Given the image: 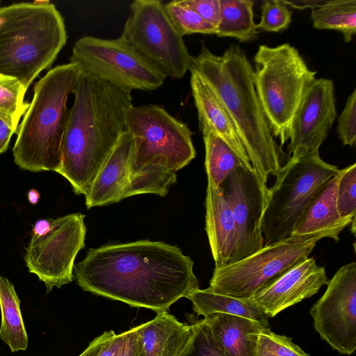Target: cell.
I'll return each instance as SVG.
<instances>
[{
  "label": "cell",
  "mask_w": 356,
  "mask_h": 356,
  "mask_svg": "<svg viewBox=\"0 0 356 356\" xmlns=\"http://www.w3.org/2000/svg\"><path fill=\"white\" fill-rule=\"evenodd\" d=\"M193 264L175 245L140 240L89 249L73 275L84 291L159 313L199 289Z\"/></svg>",
  "instance_id": "6da1fadb"
},
{
  "label": "cell",
  "mask_w": 356,
  "mask_h": 356,
  "mask_svg": "<svg viewBox=\"0 0 356 356\" xmlns=\"http://www.w3.org/2000/svg\"><path fill=\"white\" fill-rule=\"evenodd\" d=\"M72 94L74 103L69 110L57 172L70 183L76 195H85L127 131L132 97L131 93L81 73Z\"/></svg>",
  "instance_id": "7a4b0ae2"
},
{
  "label": "cell",
  "mask_w": 356,
  "mask_h": 356,
  "mask_svg": "<svg viewBox=\"0 0 356 356\" xmlns=\"http://www.w3.org/2000/svg\"><path fill=\"white\" fill-rule=\"evenodd\" d=\"M254 68L238 45L231 44L221 55L204 44L192 56L190 72L197 73L209 86L228 113L246 150L254 172L266 185L290 157L278 145L264 113L254 88Z\"/></svg>",
  "instance_id": "3957f363"
},
{
  "label": "cell",
  "mask_w": 356,
  "mask_h": 356,
  "mask_svg": "<svg viewBox=\"0 0 356 356\" xmlns=\"http://www.w3.org/2000/svg\"><path fill=\"white\" fill-rule=\"evenodd\" d=\"M127 131L133 148L125 198L145 193L164 197L177 181V172L195 157L191 130L163 108L148 104L129 108Z\"/></svg>",
  "instance_id": "277c9868"
},
{
  "label": "cell",
  "mask_w": 356,
  "mask_h": 356,
  "mask_svg": "<svg viewBox=\"0 0 356 356\" xmlns=\"http://www.w3.org/2000/svg\"><path fill=\"white\" fill-rule=\"evenodd\" d=\"M79 75L77 65L70 62L50 70L35 84L13 149L20 168L56 172L60 169L69 115L67 101Z\"/></svg>",
  "instance_id": "5b68a950"
},
{
  "label": "cell",
  "mask_w": 356,
  "mask_h": 356,
  "mask_svg": "<svg viewBox=\"0 0 356 356\" xmlns=\"http://www.w3.org/2000/svg\"><path fill=\"white\" fill-rule=\"evenodd\" d=\"M63 17L49 1L0 8V74L14 77L27 90L51 67L67 41Z\"/></svg>",
  "instance_id": "8992f818"
},
{
  "label": "cell",
  "mask_w": 356,
  "mask_h": 356,
  "mask_svg": "<svg viewBox=\"0 0 356 356\" xmlns=\"http://www.w3.org/2000/svg\"><path fill=\"white\" fill-rule=\"evenodd\" d=\"M252 79L273 135L282 147L289 138L293 115L316 79L298 49L289 43L259 45Z\"/></svg>",
  "instance_id": "52a82bcc"
},
{
  "label": "cell",
  "mask_w": 356,
  "mask_h": 356,
  "mask_svg": "<svg viewBox=\"0 0 356 356\" xmlns=\"http://www.w3.org/2000/svg\"><path fill=\"white\" fill-rule=\"evenodd\" d=\"M339 172L337 166L324 161L319 153L290 157L268 191L261 222L264 245L291 236L313 197Z\"/></svg>",
  "instance_id": "ba28073f"
},
{
  "label": "cell",
  "mask_w": 356,
  "mask_h": 356,
  "mask_svg": "<svg viewBox=\"0 0 356 356\" xmlns=\"http://www.w3.org/2000/svg\"><path fill=\"white\" fill-rule=\"evenodd\" d=\"M339 232L321 231L291 236L255 253L219 268H214L209 289L248 300L300 261L309 257L323 238L339 241Z\"/></svg>",
  "instance_id": "9c48e42d"
},
{
  "label": "cell",
  "mask_w": 356,
  "mask_h": 356,
  "mask_svg": "<svg viewBox=\"0 0 356 356\" xmlns=\"http://www.w3.org/2000/svg\"><path fill=\"white\" fill-rule=\"evenodd\" d=\"M70 60L77 65L81 74L129 93L134 90H156L167 77L121 37H81L75 42Z\"/></svg>",
  "instance_id": "30bf717a"
},
{
  "label": "cell",
  "mask_w": 356,
  "mask_h": 356,
  "mask_svg": "<svg viewBox=\"0 0 356 356\" xmlns=\"http://www.w3.org/2000/svg\"><path fill=\"white\" fill-rule=\"evenodd\" d=\"M166 76L182 78L192 56L159 0H135L120 36Z\"/></svg>",
  "instance_id": "8fae6325"
},
{
  "label": "cell",
  "mask_w": 356,
  "mask_h": 356,
  "mask_svg": "<svg viewBox=\"0 0 356 356\" xmlns=\"http://www.w3.org/2000/svg\"><path fill=\"white\" fill-rule=\"evenodd\" d=\"M84 218L78 213L52 219L47 233L31 235L25 248L24 261L29 271L44 283L47 293L73 280L76 256L85 246Z\"/></svg>",
  "instance_id": "7c38bea8"
},
{
  "label": "cell",
  "mask_w": 356,
  "mask_h": 356,
  "mask_svg": "<svg viewBox=\"0 0 356 356\" xmlns=\"http://www.w3.org/2000/svg\"><path fill=\"white\" fill-rule=\"evenodd\" d=\"M321 337L343 355L356 349V263L342 266L309 310Z\"/></svg>",
  "instance_id": "4fadbf2b"
},
{
  "label": "cell",
  "mask_w": 356,
  "mask_h": 356,
  "mask_svg": "<svg viewBox=\"0 0 356 356\" xmlns=\"http://www.w3.org/2000/svg\"><path fill=\"white\" fill-rule=\"evenodd\" d=\"M220 187L231 207L237 231L235 263L264 246L261 222L268 188L261 183L253 170L243 167L232 172Z\"/></svg>",
  "instance_id": "5bb4252c"
},
{
  "label": "cell",
  "mask_w": 356,
  "mask_h": 356,
  "mask_svg": "<svg viewBox=\"0 0 356 356\" xmlns=\"http://www.w3.org/2000/svg\"><path fill=\"white\" fill-rule=\"evenodd\" d=\"M337 116L332 80L316 79L303 97L291 121L288 145L293 159L318 152Z\"/></svg>",
  "instance_id": "9a60e30c"
},
{
  "label": "cell",
  "mask_w": 356,
  "mask_h": 356,
  "mask_svg": "<svg viewBox=\"0 0 356 356\" xmlns=\"http://www.w3.org/2000/svg\"><path fill=\"white\" fill-rule=\"evenodd\" d=\"M324 267L307 258L248 299L268 318L316 294L327 284Z\"/></svg>",
  "instance_id": "2e32d148"
},
{
  "label": "cell",
  "mask_w": 356,
  "mask_h": 356,
  "mask_svg": "<svg viewBox=\"0 0 356 356\" xmlns=\"http://www.w3.org/2000/svg\"><path fill=\"white\" fill-rule=\"evenodd\" d=\"M133 136L124 132L85 195L88 209L117 203L125 198L129 186Z\"/></svg>",
  "instance_id": "e0dca14e"
},
{
  "label": "cell",
  "mask_w": 356,
  "mask_h": 356,
  "mask_svg": "<svg viewBox=\"0 0 356 356\" xmlns=\"http://www.w3.org/2000/svg\"><path fill=\"white\" fill-rule=\"evenodd\" d=\"M205 230L215 268L233 264L237 231L231 207L220 186L208 181Z\"/></svg>",
  "instance_id": "ac0fdd59"
},
{
  "label": "cell",
  "mask_w": 356,
  "mask_h": 356,
  "mask_svg": "<svg viewBox=\"0 0 356 356\" xmlns=\"http://www.w3.org/2000/svg\"><path fill=\"white\" fill-rule=\"evenodd\" d=\"M191 87L202 134L212 132L222 138L253 170L246 150L228 113L215 92L196 72H191Z\"/></svg>",
  "instance_id": "d6986e66"
},
{
  "label": "cell",
  "mask_w": 356,
  "mask_h": 356,
  "mask_svg": "<svg viewBox=\"0 0 356 356\" xmlns=\"http://www.w3.org/2000/svg\"><path fill=\"white\" fill-rule=\"evenodd\" d=\"M136 327L138 356H179L193 333V325L180 323L168 312Z\"/></svg>",
  "instance_id": "ffe728a7"
},
{
  "label": "cell",
  "mask_w": 356,
  "mask_h": 356,
  "mask_svg": "<svg viewBox=\"0 0 356 356\" xmlns=\"http://www.w3.org/2000/svg\"><path fill=\"white\" fill-rule=\"evenodd\" d=\"M226 356H254L258 334L264 327L251 319L214 313L204 318Z\"/></svg>",
  "instance_id": "44dd1931"
},
{
  "label": "cell",
  "mask_w": 356,
  "mask_h": 356,
  "mask_svg": "<svg viewBox=\"0 0 356 356\" xmlns=\"http://www.w3.org/2000/svg\"><path fill=\"white\" fill-rule=\"evenodd\" d=\"M339 177V172L318 191L296 224L291 236L307 235L321 231L341 233L355 220L343 219L339 213L337 205Z\"/></svg>",
  "instance_id": "7402d4cb"
},
{
  "label": "cell",
  "mask_w": 356,
  "mask_h": 356,
  "mask_svg": "<svg viewBox=\"0 0 356 356\" xmlns=\"http://www.w3.org/2000/svg\"><path fill=\"white\" fill-rule=\"evenodd\" d=\"M197 315L224 313L245 317L269 327L268 317L250 300L215 293L208 288L194 290L187 297Z\"/></svg>",
  "instance_id": "603a6c76"
},
{
  "label": "cell",
  "mask_w": 356,
  "mask_h": 356,
  "mask_svg": "<svg viewBox=\"0 0 356 356\" xmlns=\"http://www.w3.org/2000/svg\"><path fill=\"white\" fill-rule=\"evenodd\" d=\"M0 338L12 352L26 350L28 336L20 310V300L13 283L0 275Z\"/></svg>",
  "instance_id": "cb8c5ba5"
},
{
  "label": "cell",
  "mask_w": 356,
  "mask_h": 356,
  "mask_svg": "<svg viewBox=\"0 0 356 356\" xmlns=\"http://www.w3.org/2000/svg\"><path fill=\"white\" fill-rule=\"evenodd\" d=\"M220 21L216 29L218 37H232L241 42L254 40L258 33L254 22L251 0H220Z\"/></svg>",
  "instance_id": "d4e9b609"
},
{
  "label": "cell",
  "mask_w": 356,
  "mask_h": 356,
  "mask_svg": "<svg viewBox=\"0 0 356 356\" xmlns=\"http://www.w3.org/2000/svg\"><path fill=\"white\" fill-rule=\"evenodd\" d=\"M311 19L314 28L339 31L350 42L356 33V1L326 0L312 9Z\"/></svg>",
  "instance_id": "484cf974"
},
{
  "label": "cell",
  "mask_w": 356,
  "mask_h": 356,
  "mask_svg": "<svg viewBox=\"0 0 356 356\" xmlns=\"http://www.w3.org/2000/svg\"><path fill=\"white\" fill-rule=\"evenodd\" d=\"M202 135L208 181L216 186H220L235 170L240 167L248 169L234 150L222 138L212 132Z\"/></svg>",
  "instance_id": "4316f807"
},
{
  "label": "cell",
  "mask_w": 356,
  "mask_h": 356,
  "mask_svg": "<svg viewBox=\"0 0 356 356\" xmlns=\"http://www.w3.org/2000/svg\"><path fill=\"white\" fill-rule=\"evenodd\" d=\"M26 89L17 79L0 74V116L17 132L19 122L29 108L24 102Z\"/></svg>",
  "instance_id": "83f0119b"
},
{
  "label": "cell",
  "mask_w": 356,
  "mask_h": 356,
  "mask_svg": "<svg viewBox=\"0 0 356 356\" xmlns=\"http://www.w3.org/2000/svg\"><path fill=\"white\" fill-rule=\"evenodd\" d=\"M164 8L173 26L181 36L194 33H216L214 26L182 3L181 0H175L165 3Z\"/></svg>",
  "instance_id": "f1b7e54d"
},
{
  "label": "cell",
  "mask_w": 356,
  "mask_h": 356,
  "mask_svg": "<svg viewBox=\"0 0 356 356\" xmlns=\"http://www.w3.org/2000/svg\"><path fill=\"white\" fill-rule=\"evenodd\" d=\"M192 325L193 335L179 356H226L204 319Z\"/></svg>",
  "instance_id": "f546056e"
},
{
  "label": "cell",
  "mask_w": 356,
  "mask_h": 356,
  "mask_svg": "<svg viewBox=\"0 0 356 356\" xmlns=\"http://www.w3.org/2000/svg\"><path fill=\"white\" fill-rule=\"evenodd\" d=\"M254 356H310L291 339L275 334L269 327L263 328L258 334Z\"/></svg>",
  "instance_id": "4dcf8cb0"
},
{
  "label": "cell",
  "mask_w": 356,
  "mask_h": 356,
  "mask_svg": "<svg viewBox=\"0 0 356 356\" xmlns=\"http://www.w3.org/2000/svg\"><path fill=\"white\" fill-rule=\"evenodd\" d=\"M337 205L341 217L353 220L356 216V163L339 171L337 188Z\"/></svg>",
  "instance_id": "1f68e13d"
},
{
  "label": "cell",
  "mask_w": 356,
  "mask_h": 356,
  "mask_svg": "<svg viewBox=\"0 0 356 356\" xmlns=\"http://www.w3.org/2000/svg\"><path fill=\"white\" fill-rule=\"evenodd\" d=\"M261 19L257 29L268 32H281L291 22V11L283 0H266L261 6Z\"/></svg>",
  "instance_id": "d6a6232c"
},
{
  "label": "cell",
  "mask_w": 356,
  "mask_h": 356,
  "mask_svg": "<svg viewBox=\"0 0 356 356\" xmlns=\"http://www.w3.org/2000/svg\"><path fill=\"white\" fill-rule=\"evenodd\" d=\"M98 356H138L136 327L118 334L113 332L104 343Z\"/></svg>",
  "instance_id": "836d02e7"
},
{
  "label": "cell",
  "mask_w": 356,
  "mask_h": 356,
  "mask_svg": "<svg viewBox=\"0 0 356 356\" xmlns=\"http://www.w3.org/2000/svg\"><path fill=\"white\" fill-rule=\"evenodd\" d=\"M337 132L343 145L356 142V90L349 95L338 120Z\"/></svg>",
  "instance_id": "e575fe53"
},
{
  "label": "cell",
  "mask_w": 356,
  "mask_h": 356,
  "mask_svg": "<svg viewBox=\"0 0 356 356\" xmlns=\"http://www.w3.org/2000/svg\"><path fill=\"white\" fill-rule=\"evenodd\" d=\"M181 1L216 29L220 21V0H181Z\"/></svg>",
  "instance_id": "d590c367"
},
{
  "label": "cell",
  "mask_w": 356,
  "mask_h": 356,
  "mask_svg": "<svg viewBox=\"0 0 356 356\" xmlns=\"http://www.w3.org/2000/svg\"><path fill=\"white\" fill-rule=\"evenodd\" d=\"M113 331L104 332L92 340L88 346L79 356H98L106 341L112 335Z\"/></svg>",
  "instance_id": "8d00e7d4"
},
{
  "label": "cell",
  "mask_w": 356,
  "mask_h": 356,
  "mask_svg": "<svg viewBox=\"0 0 356 356\" xmlns=\"http://www.w3.org/2000/svg\"><path fill=\"white\" fill-rule=\"evenodd\" d=\"M15 133L8 122L0 116V154L7 150L10 138Z\"/></svg>",
  "instance_id": "74e56055"
},
{
  "label": "cell",
  "mask_w": 356,
  "mask_h": 356,
  "mask_svg": "<svg viewBox=\"0 0 356 356\" xmlns=\"http://www.w3.org/2000/svg\"><path fill=\"white\" fill-rule=\"evenodd\" d=\"M284 2L290 7L305 9L311 8L314 9L323 5L326 0H295V1H285Z\"/></svg>",
  "instance_id": "f35d334b"
},
{
  "label": "cell",
  "mask_w": 356,
  "mask_h": 356,
  "mask_svg": "<svg viewBox=\"0 0 356 356\" xmlns=\"http://www.w3.org/2000/svg\"><path fill=\"white\" fill-rule=\"evenodd\" d=\"M52 227V219L38 220L33 227L32 234L35 235H43L47 233Z\"/></svg>",
  "instance_id": "ab89813d"
},
{
  "label": "cell",
  "mask_w": 356,
  "mask_h": 356,
  "mask_svg": "<svg viewBox=\"0 0 356 356\" xmlns=\"http://www.w3.org/2000/svg\"><path fill=\"white\" fill-rule=\"evenodd\" d=\"M27 197L31 204H36L40 200V193L36 189L31 188L27 193Z\"/></svg>",
  "instance_id": "60d3db41"
},
{
  "label": "cell",
  "mask_w": 356,
  "mask_h": 356,
  "mask_svg": "<svg viewBox=\"0 0 356 356\" xmlns=\"http://www.w3.org/2000/svg\"><path fill=\"white\" fill-rule=\"evenodd\" d=\"M0 6H1V1H0ZM0 8H1V6H0Z\"/></svg>",
  "instance_id": "b9f144b4"
}]
</instances>
